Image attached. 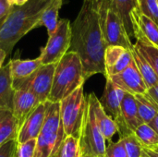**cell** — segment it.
I'll list each match as a JSON object with an SVG mask.
<instances>
[{
	"instance_id": "6da1fadb",
	"label": "cell",
	"mask_w": 158,
	"mask_h": 157,
	"mask_svg": "<svg viewBox=\"0 0 158 157\" xmlns=\"http://www.w3.org/2000/svg\"><path fill=\"white\" fill-rule=\"evenodd\" d=\"M106 48L94 1L83 0L82 6L71 24V43L69 51L79 56L85 81L95 74L106 75Z\"/></svg>"
},
{
	"instance_id": "7a4b0ae2",
	"label": "cell",
	"mask_w": 158,
	"mask_h": 157,
	"mask_svg": "<svg viewBox=\"0 0 158 157\" xmlns=\"http://www.w3.org/2000/svg\"><path fill=\"white\" fill-rule=\"evenodd\" d=\"M51 0H29L22 6H13L0 26V49L9 56L17 43L31 30L41 27L42 14Z\"/></svg>"
},
{
	"instance_id": "3957f363",
	"label": "cell",
	"mask_w": 158,
	"mask_h": 157,
	"mask_svg": "<svg viewBox=\"0 0 158 157\" xmlns=\"http://www.w3.org/2000/svg\"><path fill=\"white\" fill-rule=\"evenodd\" d=\"M84 82L81 59L75 52L69 51L56 65L48 101L59 103L84 85Z\"/></svg>"
},
{
	"instance_id": "277c9868",
	"label": "cell",
	"mask_w": 158,
	"mask_h": 157,
	"mask_svg": "<svg viewBox=\"0 0 158 157\" xmlns=\"http://www.w3.org/2000/svg\"><path fill=\"white\" fill-rule=\"evenodd\" d=\"M106 46L118 45L131 50L133 43L118 12L110 0H93Z\"/></svg>"
},
{
	"instance_id": "5b68a950",
	"label": "cell",
	"mask_w": 158,
	"mask_h": 157,
	"mask_svg": "<svg viewBox=\"0 0 158 157\" xmlns=\"http://www.w3.org/2000/svg\"><path fill=\"white\" fill-rule=\"evenodd\" d=\"M46 113L43 127L37 137L34 157H54L65 139L60 118V104L45 102Z\"/></svg>"
},
{
	"instance_id": "8992f818",
	"label": "cell",
	"mask_w": 158,
	"mask_h": 157,
	"mask_svg": "<svg viewBox=\"0 0 158 157\" xmlns=\"http://www.w3.org/2000/svg\"><path fill=\"white\" fill-rule=\"evenodd\" d=\"M59 104L60 118L65 138L74 137L79 140L87 105L83 85L60 101Z\"/></svg>"
},
{
	"instance_id": "52a82bcc",
	"label": "cell",
	"mask_w": 158,
	"mask_h": 157,
	"mask_svg": "<svg viewBox=\"0 0 158 157\" xmlns=\"http://www.w3.org/2000/svg\"><path fill=\"white\" fill-rule=\"evenodd\" d=\"M87 99V98H86ZM81 155L105 157L106 142L95 121L93 107L87 101L81 132L79 138Z\"/></svg>"
},
{
	"instance_id": "ba28073f",
	"label": "cell",
	"mask_w": 158,
	"mask_h": 157,
	"mask_svg": "<svg viewBox=\"0 0 158 157\" xmlns=\"http://www.w3.org/2000/svg\"><path fill=\"white\" fill-rule=\"evenodd\" d=\"M71 43V24L68 19H59L56 31L48 36L47 43L41 49L39 58L43 65L56 64L69 50Z\"/></svg>"
},
{
	"instance_id": "9c48e42d",
	"label": "cell",
	"mask_w": 158,
	"mask_h": 157,
	"mask_svg": "<svg viewBox=\"0 0 158 157\" xmlns=\"http://www.w3.org/2000/svg\"><path fill=\"white\" fill-rule=\"evenodd\" d=\"M56 64L42 65L37 71L29 79L18 83H12L14 90H28L33 93L39 102L45 103L48 101L52 89L54 73Z\"/></svg>"
},
{
	"instance_id": "30bf717a",
	"label": "cell",
	"mask_w": 158,
	"mask_h": 157,
	"mask_svg": "<svg viewBox=\"0 0 158 157\" xmlns=\"http://www.w3.org/2000/svg\"><path fill=\"white\" fill-rule=\"evenodd\" d=\"M133 38L136 41L151 43L158 47V25L149 17L144 15L138 6L134 7L131 14Z\"/></svg>"
},
{
	"instance_id": "8fae6325",
	"label": "cell",
	"mask_w": 158,
	"mask_h": 157,
	"mask_svg": "<svg viewBox=\"0 0 158 157\" xmlns=\"http://www.w3.org/2000/svg\"><path fill=\"white\" fill-rule=\"evenodd\" d=\"M132 61L131 50L118 45L106 46L104 56L106 79L121 73Z\"/></svg>"
},
{
	"instance_id": "7c38bea8",
	"label": "cell",
	"mask_w": 158,
	"mask_h": 157,
	"mask_svg": "<svg viewBox=\"0 0 158 157\" xmlns=\"http://www.w3.org/2000/svg\"><path fill=\"white\" fill-rule=\"evenodd\" d=\"M106 79H109L123 92L132 95L144 94L148 90L134 61H132L131 64L121 73Z\"/></svg>"
},
{
	"instance_id": "4fadbf2b",
	"label": "cell",
	"mask_w": 158,
	"mask_h": 157,
	"mask_svg": "<svg viewBox=\"0 0 158 157\" xmlns=\"http://www.w3.org/2000/svg\"><path fill=\"white\" fill-rule=\"evenodd\" d=\"M142 124L140 119L134 95L125 93L121 103V117L117 123L120 138L123 139L131 134Z\"/></svg>"
},
{
	"instance_id": "5bb4252c",
	"label": "cell",
	"mask_w": 158,
	"mask_h": 157,
	"mask_svg": "<svg viewBox=\"0 0 158 157\" xmlns=\"http://www.w3.org/2000/svg\"><path fill=\"white\" fill-rule=\"evenodd\" d=\"M124 95L125 92L118 88L109 79H106L104 93L99 99V102L105 112L116 122V124L120 120L121 103Z\"/></svg>"
},
{
	"instance_id": "9a60e30c",
	"label": "cell",
	"mask_w": 158,
	"mask_h": 157,
	"mask_svg": "<svg viewBox=\"0 0 158 157\" xmlns=\"http://www.w3.org/2000/svg\"><path fill=\"white\" fill-rule=\"evenodd\" d=\"M46 113L45 103L40 104L31 114L26 118L19 129L17 142L18 143H24L31 139H37L43 127Z\"/></svg>"
},
{
	"instance_id": "2e32d148",
	"label": "cell",
	"mask_w": 158,
	"mask_h": 157,
	"mask_svg": "<svg viewBox=\"0 0 158 157\" xmlns=\"http://www.w3.org/2000/svg\"><path fill=\"white\" fill-rule=\"evenodd\" d=\"M41 103L37 97L28 90H14L12 113L19 123V129L31 112Z\"/></svg>"
},
{
	"instance_id": "e0dca14e",
	"label": "cell",
	"mask_w": 158,
	"mask_h": 157,
	"mask_svg": "<svg viewBox=\"0 0 158 157\" xmlns=\"http://www.w3.org/2000/svg\"><path fill=\"white\" fill-rule=\"evenodd\" d=\"M86 98H87V101L89 102V104L91 105V106L93 107L95 121H96L97 126H98L99 130H101L106 142L108 143H112L113 137L118 132V126H117L116 122L105 112V110L103 109V107L99 102V99L96 97L95 93H91L86 96Z\"/></svg>"
},
{
	"instance_id": "ac0fdd59",
	"label": "cell",
	"mask_w": 158,
	"mask_h": 157,
	"mask_svg": "<svg viewBox=\"0 0 158 157\" xmlns=\"http://www.w3.org/2000/svg\"><path fill=\"white\" fill-rule=\"evenodd\" d=\"M12 83L21 82L29 79L43 65L39 57L34 59H11L9 62Z\"/></svg>"
},
{
	"instance_id": "d6986e66",
	"label": "cell",
	"mask_w": 158,
	"mask_h": 157,
	"mask_svg": "<svg viewBox=\"0 0 158 157\" xmlns=\"http://www.w3.org/2000/svg\"><path fill=\"white\" fill-rule=\"evenodd\" d=\"M19 123L11 110L0 108V145L10 140H17Z\"/></svg>"
},
{
	"instance_id": "ffe728a7",
	"label": "cell",
	"mask_w": 158,
	"mask_h": 157,
	"mask_svg": "<svg viewBox=\"0 0 158 157\" xmlns=\"http://www.w3.org/2000/svg\"><path fill=\"white\" fill-rule=\"evenodd\" d=\"M14 89L12 86V77L10 67L7 63L0 68V108L13 109Z\"/></svg>"
},
{
	"instance_id": "44dd1931",
	"label": "cell",
	"mask_w": 158,
	"mask_h": 157,
	"mask_svg": "<svg viewBox=\"0 0 158 157\" xmlns=\"http://www.w3.org/2000/svg\"><path fill=\"white\" fill-rule=\"evenodd\" d=\"M62 4L63 0H51L42 14L40 26H44L46 28L48 36H51L57 29L59 22L58 13Z\"/></svg>"
},
{
	"instance_id": "7402d4cb",
	"label": "cell",
	"mask_w": 158,
	"mask_h": 157,
	"mask_svg": "<svg viewBox=\"0 0 158 157\" xmlns=\"http://www.w3.org/2000/svg\"><path fill=\"white\" fill-rule=\"evenodd\" d=\"M131 54H132V58L133 61L141 74V76L143 77L144 83L146 84L147 88L150 89L156 85L158 84V77L156 74L155 73L154 69L152 68V67L150 66V64L145 60V58L134 48L131 49Z\"/></svg>"
},
{
	"instance_id": "603a6c76",
	"label": "cell",
	"mask_w": 158,
	"mask_h": 157,
	"mask_svg": "<svg viewBox=\"0 0 158 157\" xmlns=\"http://www.w3.org/2000/svg\"><path fill=\"white\" fill-rule=\"evenodd\" d=\"M118 12L120 18L122 19V21L125 25V28L127 30V32L131 39L133 37V31H132V26L131 22L130 14L131 10L137 6L136 0H110Z\"/></svg>"
},
{
	"instance_id": "cb8c5ba5",
	"label": "cell",
	"mask_w": 158,
	"mask_h": 157,
	"mask_svg": "<svg viewBox=\"0 0 158 157\" xmlns=\"http://www.w3.org/2000/svg\"><path fill=\"white\" fill-rule=\"evenodd\" d=\"M133 134L143 148L153 149L158 144V135L149 124L142 123L133 131Z\"/></svg>"
},
{
	"instance_id": "d4e9b609",
	"label": "cell",
	"mask_w": 158,
	"mask_h": 157,
	"mask_svg": "<svg viewBox=\"0 0 158 157\" xmlns=\"http://www.w3.org/2000/svg\"><path fill=\"white\" fill-rule=\"evenodd\" d=\"M133 46L150 64L158 77V47L151 43L140 41H136Z\"/></svg>"
},
{
	"instance_id": "484cf974",
	"label": "cell",
	"mask_w": 158,
	"mask_h": 157,
	"mask_svg": "<svg viewBox=\"0 0 158 157\" xmlns=\"http://www.w3.org/2000/svg\"><path fill=\"white\" fill-rule=\"evenodd\" d=\"M134 98L142 123L149 124L156 118L158 112L146 99L144 94H136L134 95Z\"/></svg>"
},
{
	"instance_id": "4316f807",
	"label": "cell",
	"mask_w": 158,
	"mask_h": 157,
	"mask_svg": "<svg viewBox=\"0 0 158 157\" xmlns=\"http://www.w3.org/2000/svg\"><path fill=\"white\" fill-rule=\"evenodd\" d=\"M54 157H81L79 140L74 137H66Z\"/></svg>"
},
{
	"instance_id": "83f0119b",
	"label": "cell",
	"mask_w": 158,
	"mask_h": 157,
	"mask_svg": "<svg viewBox=\"0 0 158 157\" xmlns=\"http://www.w3.org/2000/svg\"><path fill=\"white\" fill-rule=\"evenodd\" d=\"M138 8L158 25V0H136Z\"/></svg>"
},
{
	"instance_id": "f1b7e54d",
	"label": "cell",
	"mask_w": 158,
	"mask_h": 157,
	"mask_svg": "<svg viewBox=\"0 0 158 157\" xmlns=\"http://www.w3.org/2000/svg\"><path fill=\"white\" fill-rule=\"evenodd\" d=\"M120 140H122L124 143L128 157H143V147L138 142L133 133Z\"/></svg>"
},
{
	"instance_id": "f546056e",
	"label": "cell",
	"mask_w": 158,
	"mask_h": 157,
	"mask_svg": "<svg viewBox=\"0 0 158 157\" xmlns=\"http://www.w3.org/2000/svg\"><path fill=\"white\" fill-rule=\"evenodd\" d=\"M36 144H37L36 139H31L24 143H18L17 157H34Z\"/></svg>"
},
{
	"instance_id": "4dcf8cb0",
	"label": "cell",
	"mask_w": 158,
	"mask_h": 157,
	"mask_svg": "<svg viewBox=\"0 0 158 157\" xmlns=\"http://www.w3.org/2000/svg\"><path fill=\"white\" fill-rule=\"evenodd\" d=\"M105 157H128L126 149L122 140H118L116 143H110L106 146Z\"/></svg>"
},
{
	"instance_id": "1f68e13d",
	"label": "cell",
	"mask_w": 158,
	"mask_h": 157,
	"mask_svg": "<svg viewBox=\"0 0 158 157\" xmlns=\"http://www.w3.org/2000/svg\"><path fill=\"white\" fill-rule=\"evenodd\" d=\"M17 140H10L0 145V157H17Z\"/></svg>"
},
{
	"instance_id": "d6a6232c",
	"label": "cell",
	"mask_w": 158,
	"mask_h": 157,
	"mask_svg": "<svg viewBox=\"0 0 158 157\" xmlns=\"http://www.w3.org/2000/svg\"><path fill=\"white\" fill-rule=\"evenodd\" d=\"M144 96L158 112V84L148 89L147 92L144 93Z\"/></svg>"
},
{
	"instance_id": "836d02e7",
	"label": "cell",
	"mask_w": 158,
	"mask_h": 157,
	"mask_svg": "<svg viewBox=\"0 0 158 157\" xmlns=\"http://www.w3.org/2000/svg\"><path fill=\"white\" fill-rule=\"evenodd\" d=\"M13 6L10 5L6 0H0V26L5 21L7 15L10 13Z\"/></svg>"
},
{
	"instance_id": "e575fe53",
	"label": "cell",
	"mask_w": 158,
	"mask_h": 157,
	"mask_svg": "<svg viewBox=\"0 0 158 157\" xmlns=\"http://www.w3.org/2000/svg\"><path fill=\"white\" fill-rule=\"evenodd\" d=\"M143 157H158V153L148 149V148H143Z\"/></svg>"
},
{
	"instance_id": "d590c367",
	"label": "cell",
	"mask_w": 158,
	"mask_h": 157,
	"mask_svg": "<svg viewBox=\"0 0 158 157\" xmlns=\"http://www.w3.org/2000/svg\"><path fill=\"white\" fill-rule=\"evenodd\" d=\"M149 126L156 132V134L158 135V113L157 115L156 116V118L149 123Z\"/></svg>"
},
{
	"instance_id": "8d00e7d4",
	"label": "cell",
	"mask_w": 158,
	"mask_h": 157,
	"mask_svg": "<svg viewBox=\"0 0 158 157\" xmlns=\"http://www.w3.org/2000/svg\"><path fill=\"white\" fill-rule=\"evenodd\" d=\"M6 56H6V54L5 53V51L2 50V49H0V68L3 67V63H4V61H5V59H6Z\"/></svg>"
},
{
	"instance_id": "74e56055",
	"label": "cell",
	"mask_w": 158,
	"mask_h": 157,
	"mask_svg": "<svg viewBox=\"0 0 158 157\" xmlns=\"http://www.w3.org/2000/svg\"><path fill=\"white\" fill-rule=\"evenodd\" d=\"M29 0H15L14 2V6H22L25 3H27Z\"/></svg>"
},
{
	"instance_id": "f35d334b",
	"label": "cell",
	"mask_w": 158,
	"mask_h": 157,
	"mask_svg": "<svg viewBox=\"0 0 158 157\" xmlns=\"http://www.w3.org/2000/svg\"><path fill=\"white\" fill-rule=\"evenodd\" d=\"M10 5H12V6H14V2H15V0H6Z\"/></svg>"
},
{
	"instance_id": "ab89813d",
	"label": "cell",
	"mask_w": 158,
	"mask_h": 157,
	"mask_svg": "<svg viewBox=\"0 0 158 157\" xmlns=\"http://www.w3.org/2000/svg\"><path fill=\"white\" fill-rule=\"evenodd\" d=\"M151 150H153V151H155V152H156V153H158V144L156 146V147H154L153 149H151Z\"/></svg>"
},
{
	"instance_id": "60d3db41",
	"label": "cell",
	"mask_w": 158,
	"mask_h": 157,
	"mask_svg": "<svg viewBox=\"0 0 158 157\" xmlns=\"http://www.w3.org/2000/svg\"><path fill=\"white\" fill-rule=\"evenodd\" d=\"M81 157H95V156H93V155H81Z\"/></svg>"
},
{
	"instance_id": "b9f144b4",
	"label": "cell",
	"mask_w": 158,
	"mask_h": 157,
	"mask_svg": "<svg viewBox=\"0 0 158 157\" xmlns=\"http://www.w3.org/2000/svg\"><path fill=\"white\" fill-rule=\"evenodd\" d=\"M84 1H90V0H84Z\"/></svg>"
}]
</instances>
